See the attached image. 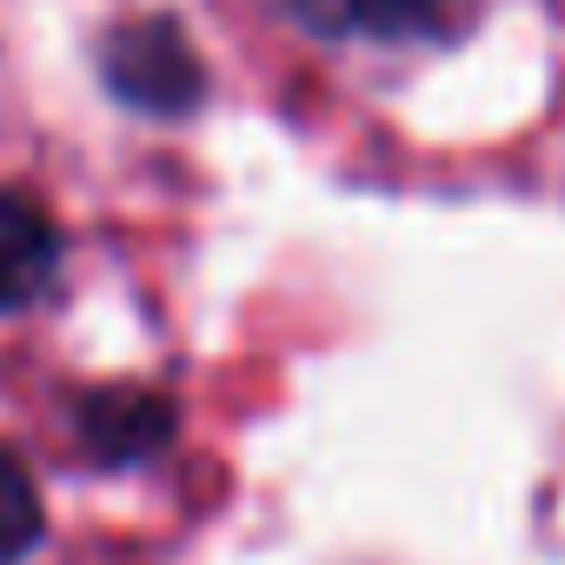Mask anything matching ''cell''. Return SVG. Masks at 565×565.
<instances>
[{
  "instance_id": "obj_4",
  "label": "cell",
  "mask_w": 565,
  "mask_h": 565,
  "mask_svg": "<svg viewBox=\"0 0 565 565\" xmlns=\"http://www.w3.org/2000/svg\"><path fill=\"white\" fill-rule=\"evenodd\" d=\"M87 419H94V426H87L94 446L114 452V459H134V452H147V446L167 439V406H160V399H134V393H120V399H94Z\"/></svg>"
},
{
  "instance_id": "obj_5",
  "label": "cell",
  "mask_w": 565,
  "mask_h": 565,
  "mask_svg": "<svg viewBox=\"0 0 565 565\" xmlns=\"http://www.w3.org/2000/svg\"><path fill=\"white\" fill-rule=\"evenodd\" d=\"M34 539H41V492L28 479V466L0 446V565L21 558Z\"/></svg>"
},
{
  "instance_id": "obj_2",
  "label": "cell",
  "mask_w": 565,
  "mask_h": 565,
  "mask_svg": "<svg viewBox=\"0 0 565 565\" xmlns=\"http://www.w3.org/2000/svg\"><path fill=\"white\" fill-rule=\"evenodd\" d=\"M287 8L327 41L399 47V41H433L452 21L459 0H287Z\"/></svg>"
},
{
  "instance_id": "obj_1",
  "label": "cell",
  "mask_w": 565,
  "mask_h": 565,
  "mask_svg": "<svg viewBox=\"0 0 565 565\" xmlns=\"http://www.w3.org/2000/svg\"><path fill=\"white\" fill-rule=\"evenodd\" d=\"M107 81L120 87V100H134L140 114H180L193 94H200V67H193V47L180 41V28L167 21H147V28H127L107 54Z\"/></svg>"
},
{
  "instance_id": "obj_3",
  "label": "cell",
  "mask_w": 565,
  "mask_h": 565,
  "mask_svg": "<svg viewBox=\"0 0 565 565\" xmlns=\"http://www.w3.org/2000/svg\"><path fill=\"white\" fill-rule=\"evenodd\" d=\"M61 233L28 193H0V313H21L54 287Z\"/></svg>"
}]
</instances>
